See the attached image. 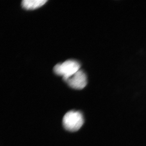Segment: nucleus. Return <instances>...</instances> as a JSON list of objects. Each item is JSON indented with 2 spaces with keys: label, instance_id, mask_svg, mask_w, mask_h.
Instances as JSON below:
<instances>
[{
  "label": "nucleus",
  "instance_id": "nucleus-1",
  "mask_svg": "<svg viewBox=\"0 0 146 146\" xmlns=\"http://www.w3.org/2000/svg\"><path fill=\"white\" fill-rule=\"evenodd\" d=\"M84 122L81 112L71 110L65 114L63 118V123L66 130L74 132L80 129Z\"/></svg>",
  "mask_w": 146,
  "mask_h": 146
},
{
  "label": "nucleus",
  "instance_id": "nucleus-2",
  "mask_svg": "<svg viewBox=\"0 0 146 146\" xmlns=\"http://www.w3.org/2000/svg\"><path fill=\"white\" fill-rule=\"evenodd\" d=\"M80 64L74 60H68L62 63H58L54 68V72L63 77L64 80L70 77L80 70Z\"/></svg>",
  "mask_w": 146,
  "mask_h": 146
},
{
  "label": "nucleus",
  "instance_id": "nucleus-3",
  "mask_svg": "<svg viewBox=\"0 0 146 146\" xmlns=\"http://www.w3.org/2000/svg\"><path fill=\"white\" fill-rule=\"evenodd\" d=\"M64 81L71 88L81 90L84 89L87 84V76L83 70H80Z\"/></svg>",
  "mask_w": 146,
  "mask_h": 146
},
{
  "label": "nucleus",
  "instance_id": "nucleus-4",
  "mask_svg": "<svg viewBox=\"0 0 146 146\" xmlns=\"http://www.w3.org/2000/svg\"><path fill=\"white\" fill-rule=\"evenodd\" d=\"M47 1V0H24L22 1V6L27 10H33L41 7Z\"/></svg>",
  "mask_w": 146,
  "mask_h": 146
}]
</instances>
